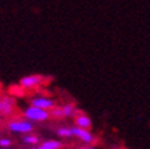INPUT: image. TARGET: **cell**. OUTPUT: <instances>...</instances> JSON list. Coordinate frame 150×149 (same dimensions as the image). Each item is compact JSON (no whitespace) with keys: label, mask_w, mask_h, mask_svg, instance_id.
<instances>
[{"label":"cell","mask_w":150,"mask_h":149,"mask_svg":"<svg viewBox=\"0 0 150 149\" xmlns=\"http://www.w3.org/2000/svg\"><path fill=\"white\" fill-rule=\"evenodd\" d=\"M25 149H36V148H34V146H32V148H25Z\"/></svg>","instance_id":"9a60e30c"},{"label":"cell","mask_w":150,"mask_h":149,"mask_svg":"<svg viewBox=\"0 0 150 149\" xmlns=\"http://www.w3.org/2000/svg\"><path fill=\"white\" fill-rule=\"evenodd\" d=\"M39 137L35 136V134H25L24 137H23V143L27 144V145H36V144H39Z\"/></svg>","instance_id":"30bf717a"},{"label":"cell","mask_w":150,"mask_h":149,"mask_svg":"<svg viewBox=\"0 0 150 149\" xmlns=\"http://www.w3.org/2000/svg\"><path fill=\"white\" fill-rule=\"evenodd\" d=\"M82 149H95V148H94V146H90V145H88V146H84V148H82Z\"/></svg>","instance_id":"5bb4252c"},{"label":"cell","mask_w":150,"mask_h":149,"mask_svg":"<svg viewBox=\"0 0 150 149\" xmlns=\"http://www.w3.org/2000/svg\"><path fill=\"white\" fill-rule=\"evenodd\" d=\"M42 149H62L63 148V144L58 140H47L44 143H42L40 145Z\"/></svg>","instance_id":"9c48e42d"},{"label":"cell","mask_w":150,"mask_h":149,"mask_svg":"<svg viewBox=\"0 0 150 149\" xmlns=\"http://www.w3.org/2000/svg\"><path fill=\"white\" fill-rule=\"evenodd\" d=\"M8 129L15 133H30L34 130V125H32V121H28V120H19V121L9 122Z\"/></svg>","instance_id":"7a4b0ae2"},{"label":"cell","mask_w":150,"mask_h":149,"mask_svg":"<svg viewBox=\"0 0 150 149\" xmlns=\"http://www.w3.org/2000/svg\"><path fill=\"white\" fill-rule=\"evenodd\" d=\"M15 109V99L9 96H4L0 98V114L8 115Z\"/></svg>","instance_id":"5b68a950"},{"label":"cell","mask_w":150,"mask_h":149,"mask_svg":"<svg viewBox=\"0 0 150 149\" xmlns=\"http://www.w3.org/2000/svg\"><path fill=\"white\" fill-rule=\"evenodd\" d=\"M71 130H72V136L78 137L79 140L83 141V143H86L87 145L94 144L95 141H97V138L94 137V134L91 133L90 130H87V129H82V128L74 126V128H71Z\"/></svg>","instance_id":"277c9868"},{"label":"cell","mask_w":150,"mask_h":149,"mask_svg":"<svg viewBox=\"0 0 150 149\" xmlns=\"http://www.w3.org/2000/svg\"><path fill=\"white\" fill-rule=\"evenodd\" d=\"M50 117H55V118H63V112H62V108H58V106H55V108H52L50 110Z\"/></svg>","instance_id":"7c38bea8"},{"label":"cell","mask_w":150,"mask_h":149,"mask_svg":"<svg viewBox=\"0 0 150 149\" xmlns=\"http://www.w3.org/2000/svg\"><path fill=\"white\" fill-rule=\"evenodd\" d=\"M44 78L43 75L39 74H31V75H25L20 79V86L23 89H34V87L39 86L40 83H43Z\"/></svg>","instance_id":"3957f363"},{"label":"cell","mask_w":150,"mask_h":149,"mask_svg":"<svg viewBox=\"0 0 150 149\" xmlns=\"http://www.w3.org/2000/svg\"><path fill=\"white\" fill-rule=\"evenodd\" d=\"M63 112V117H75V114L78 113L75 103H66V105L60 106Z\"/></svg>","instance_id":"ba28073f"},{"label":"cell","mask_w":150,"mask_h":149,"mask_svg":"<svg viewBox=\"0 0 150 149\" xmlns=\"http://www.w3.org/2000/svg\"><path fill=\"white\" fill-rule=\"evenodd\" d=\"M31 105L35 108H40L44 110H48L50 112L52 108H55V102H54L51 98H47V97H35L31 99Z\"/></svg>","instance_id":"8992f818"},{"label":"cell","mask_w":150,"mask_h":149,"mask_svg":"<svg viewBox=\"0 0 150 149\" xmlns=\"http://www.w3.org/2000/svg\"><path fill=\"white\" fill-rule=\"evenodd\" d=\"M0 149H11V148H1V146H0Z\"/></svg>","instance_id":"2e32d148"},{"label":"cell","mask_w":150,"mask_h":149,"mask_svg":"<svg viewBox=\"0 0 150 149\" xmlns=\"http://www.w3.org/2000/svg\"><path fill=\"white\" fill-rule=\"evenodd\" d=\"M75 126L82 128V129H87L90 130L93 124H91V118L87 114H84L82 112H78L75 114Z\"/></svg>","instance_id":"52a82bcc"},{"label":"cell","mask_w":150,"mask_h":149,"mask_svg":"<svg viewBox=\"0 0 150 149\" xmlns=\"http://www.w3.org/2000/svg\"><path fill=\"white\" fill-rule=\"evenodd\" d=\"M24 117L27 118L28 121H34V122H42V121H47L50 118V112L44 110L40 108H35V106H30L24 110Z\"/></svg>","instance_id":"6da1fadb"},{"label":"cell","mask_w":150,"mask_h":149,"mask_svg":"<svg viewBox=\"0 0 150 149\" xmlns=\"http://www.w3.org/2000/svg\"><path fill=\"white\" fill-rule=\"evenodd\" d=\"M11 145H12V141L9 138H0V146L1 148H9Z\"/></svg>","instance_id":"4fadbf2b"},{"label":"cell","mask_w":150,"mask_h":149,"mask_svg":"<svg viewBox=\"0 0 150 149\" xmlns=\"http://www.w3.org/2000/svg\"><path fill=\"white\" fill-rule=\"evenodd\" d=\"M56 134L59 137H66V138H69V137H72V130H71V128H59L58 130H56Z\"/></svg>","instance_id":"8fae6325"},{"label":"cell","mask_w":150,"mask_h":149,"mask_svg":"<svg viewBox=\"0 0 150 149\" xmlns=\"http://www.w3.org/2000/svg\"><path fill=\"white\" fill-rule=\"evenodd\" d=\"M36 149H42V148H40V146H38V148H36Z\"/></svg>","instance_id":"e0dca14e"}]
</instances>
